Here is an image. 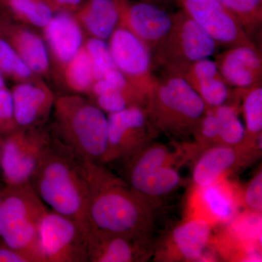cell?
Returning a JSON list of instances; mask_svg holds the SVG:
<instances>
[{
    "mask_svg": "<svg viewBox=\"0 0 262 262\" xmlns=\"http://www.w3.org/2000/svg\"><path fill=\"white\" fill-rule=\"evenodd\" d=\"M80 161L89 189L91 231L149 241L154 225L151 203L101 163Z\"/></svg>",
    "mask_w": 262,
    "mask_h": 262,
    "instance_id": "cell-1",
    "label": "cell"
},
{
    "mask_svg": "<svg viewBox=\"0 0 262 262\" xmlns=\"http://www.w3.org/2000/svg\"><path fill=\"white\" fill-rule=\"evenodd\" d=\"M29 183L46 206L74 221L87 239L89 189L80 159L73 152L60 143H51Z\"/></svg>",
    "mask_w": 262,
    "mask_h": 262,
    "instance_id": "cell-2",
    "label": "cell"
},
{
    "mask_svg": "<svg viewBox=\"0 0 262 262\" xmlns=\"http://www.w3.org/2000/svg\"><path fill=\"white\" fill-rule=\"evenodd\" d=\"M144 108L158 132L177 140L192 136L208 108L182 76L170 73L155 77Z\"/></svg>",
    "mask_w": 262,
    "mask_h": 262,
    "instance_id": "cell-3",
    "label": "cell"
},
{
    "mask_svg": "<svg viewBox=\"0 0 262 262\" xmlns=\"http://www.w3.org/2000/svg\"><path fill=\"white\" fill-rule=\"evenodd\" d=\"M10 188L0 201V237L29 262H45L39 245V227L48 208L30 183Z\"/></svg>",
    "mask_w": 262,
    "mask_h": 262,
    "instance_id": "cell-4",
    "label": "cell"
},
{
    "mask_svg": "<svg viewBox=\"0 0 262 262\" xmlns=\"http://www.w3.org/2000/svg\"><path fill=\"white\" fill-rule=\"evenodd\" d=\"M56 108L62 144L81 160L105 163L108 120L104 112L75 98H62Z\"/></svg>",
    "mask_w": 262,
    "mask_h": 262,
    "instance_id": "cell-5",
    "label": "cell"
},
{
    "mask_svg": "<svg viewBox=\"0 0 262 262\" xmlns=\"http://www.w3.org/2000/svg\"><path fill=\"white\" fill-rule=\"evenodd\" d=\"M217 43L184 10L173 15L168 34L155 51L154 60L165 73L182 75L189 66L214 54Z\"/></svg>",
    "mask_w": 262,
    "mask_h": 262,
    "instance_id": "cell-6",
    "label": "cell"
},
{
    "mask_svg": "<svg viewBox=\"0 0 262 262\" xmlns=\"http://www.w3.org/2000/svg\"><path fill=\"white\" fill-rule=\"evenodd\" d=\"M176 155L164 144L151 142L126 160L127 184L147 201L166 195L182 183L173 168Z\"/></svg>",
    "mask_w": 262,
    "mask_h": 262,
    "instance_id": "cell-7",
    "label": "cell"
},
{
    "mask_svg": "<svg viewBox=\"0 0 262 262\" xmlns=\"http://www.w3.org/2000/svg\"><path fill=\"white\" fill-rule=\"evenodd\" d=\"M108 146L105 163L127 160L153 142L159 134L150 122L145 108L130 106L108 114Z\"/></svg>",
    "mask_w": 262,
    "mask_h": 262,
    "instance_id": "cell-8",
    "label": "cell"
},
{
    "mask_svg": "<svg viewBox=\"0 0 262 262\" xmlns=\"http://www.w3.org/2000/svg\"><path fill=\"white\" fill-rule=\"evenodd\" d=\"M45 262L88 261L86 236L74 221L48 210L39 227Z\"/></svg>",
    "mask_w": 262,
    "mask_h": 262,
    "instance_id": "cell-9",
    "label": "cell"
},
{
    "mask_svg": "<svg viewBox=\"0 0 262 262\" xmlns=\"http://www.w3.org/2000/svg\"><path fill=\"white\" fill-rule=\"evenodd\" d=\"M115 67L127 81L145 96L154 83L152 58L149 48L125 27H117L110 38Z\"/></svg>",
    "mask_w": 262,
    "mask_h": 262,
    "instance_id": "cell-10",
    "label": "cell"
},
{
    "mask_svg": "<svg viewBox=\"0 0 262 262\" xmlns=\"http://www.w3.org/2000/svg\"><path fill=\"white\" fill-rule=\"evenodd\" d=\"M51 143L47 136L32 130L15 133L7 139L1 165L10 187L29 182Z\"/></svg>",
    "mask_w": 262,
    "mask_h": 262,
    "instance_id": "cell-11",
    "label": "cell"
},
{
    "mask_svg": "<svg viewBox=\"0 0 262 262\" xmlns=\"http://www.w3.org/2000/svg\"><path fill=\"white\" fill-rule=\"evenodd\" d=\"M218 45L256 48L237 19L218 0H176Z\"/></svg>",
    "mask_w": 262,
    "mask_h": 262,
    "instance_id": "cell-12",
    "label": "cell"
},
{
    "mask_svg": "<svg viewBox=\"0 0 262 262\" xmlns=\"http://www.w3.org/2000/svg\"><path fill=\"white\" fill-rule=\"evenodd\" d=\"M120 27H125L154 51L168 34L173 24V15L149 2L130 3L117 0Z\"/></svg>",
    "mask_w": 262,
    "mask_h": 262,
    "instance_id": "cell-13",
    "label": "cell"
},
{
    "mask_svg": "<svg viewBox=\"0 0 262 262\" xmlns=\"http://www.w3.org/2000/svg\"><path fill=\"white\" fill-rule=\"evenodd\" d=\"M259 151L218 144L203 149L192 171L194 184L201 188L217 184L222 178L254 160Z\"/></svg>",
    "mask_w": 262,
    "mask_h": 262,
    "instance_id": "cell-14",
    "label": "cell"
},
{
    "mask_svg": "<svg viewBox=\"0 0 262 262\" xmlns=\"http://www.w3.org/2000/svg\"><path fill=\"white\" fill-rule=\"evenodd\" d=\"M148 241L122 234L91 231L86 239L88 261H143Z\"/></svg>",
    "mask_w": 262,
    "mask_h": 262,
    "instance_id": "cell-15",
    "label": "cell"
},
{
    "mask_svg": "<svg viewBox=\"0 0 262 262\" xmlns=\"http://www.w3.org/2000/svg\"><path fill=\"white\" fill-rule=\"evenodd\" d=\"M214 61L229 85L242 89L261 84V56L256 48L231 47L217 54Z\"/></svg>",
    "mask_w": 262,
    "mask_h": 262,
    "instance_id": "cell-16",
    "label": "cell"
},
{
    "mask_svg": "<svg viewBox=\"0 0 262 262\" xmlns=\"http://www.w3.org/2000/svg\"><path fill=\"white\" fill-rule=\"evenodd\" d=\"M181 76L199 95L207 107L224 104L230 95L229 84L216 63L208 58L192 63Z\"/></svg>",
    "mask_w": 262,
    "mask_h": 262,
    "instance_id": "cell-17",
    "label": "cell"
},
{
    "mask_svg": "<svg viewBox=\"0 0 262 262\" xmlns=\"http://www.w3.org/2000/svg\"><path fill=\"white\" fill-rule=\"evenodd\" d=\"M211 225L207 221L198 219L177 226L168 239L172 259L187 261H199L203 257L210 238Z\"/></svg>",
    "mask_w": 262,
    "mask_h": 262,
    "instance_id": "cell-18",
    "label": "cell"
},
{
    "mask_svg": "<svg viewBox=\"0 0 262 262\" xmlns=\"http://www.w3.org/2000/svg\"><path fill=\"white\" fill-rule=\"evenodd\" d=\"M45 30L52 52L61 63H68L82 48L83 37L80 25L67 12L53 15Z\"/></svg>",
    "mask_w": 262,
    "mask_h": 262,
    "instance_id": "cell-19",
    "label": "cell"
},
{
    "mask_svg": "<svg viewBox=\"0 0 262 262\" xmlns=\"http://www.w3.org/2000/svg\"><path fill=\"white\" fill-rule=\"evenodd\" d=\"M79 17L94 37L106 40L120 23L117 0H85Z\"/></svg>",
    "mask_w": 262,
    "mask_h": 262,
    "instance_id": "cell-20",
    "label": "cell"
},
{
    "mask_svg": "<svg viewBox=\"0 0 262 262\" xmlns=\"http://www.w3.org/2000/svg\"><path fill=\"white\" fill-rule=\"evenodd\" d=\"M13 110L17 125L32 126L51 104L50 95L42 88L24 83L13 90Z\"/></svg>",
    "mask_w": 262,
    "mask_h": 262,
    "instance_id": "cell-21",
    "label": "cell"
},
{
    "mask_svg": "<svg viewBox=\"0 0 262 262\" xmlns=\"http://www.w3.org/2000/svg\"><path fill=\"white\" fill-rule=\"evenodd\" d=\"M237 92L243 98L246 147L259 151L262 133L261 84L247 89H237Z\"/></svg>",
    "mask_w": 262,
    "mask_h": 262,
    "instance_id": "cell-22",
    "label": "cell"
},
{
    "mask_svg": "<svg viewBox=\"0 0 262 262\" xmlns=\"http://www.w3.org/2000/svg\"><path fill=\"white\" fill-rule=\"evenodd\" d=\"M12 45L32 72L42 73L49 65L47 48L39 36L24 29H14L10 34Z\"/></svg>",
    "mask_w": 262,
    "mask_h": 262,
    "instance_id": "cell-23",
    "label": "cell"
},
{
    "mask_svg": "<svg viewBox=\"0 0 262 262\" xmlns=\"http://www.w3.org/2000/svg\"><path fill=\"white\" fill-rule=\"evenodd\" d=\"M213 110L218 122L220 144L247 148L246 130L239 119L237 106L224 103Z\"/></svg>",
    "mask_w": 262,
    "mask_h": 262,
    "instance_id": "cell-24",
    "label": "cell"
},
{
    "mask_svg": "<svg viewBox=\"0 0 262 262\" xmlns=\"http://www.w3.org/2000/svg\"><path fill=\"white\" fill-rule=\"evenodd\" d=\"M15 15L38 27H46L53 17V8L45 0H3Z\"/></svg>",
    "mask_w": 262,
    "mask_h": 262,
    "instance_id": "cell-25",
    "label": "cell"
},
{
    "mask_svg": "<svg viewBox=\"0 0 262 262\" xmlns=\"http://www.w3.org/2000/svg\"><path fill=\"white\" fill-rule=\"evenodd\" d=\"M68 64L66 78L71 89L78 92L91 90L95 82L94 70L85 48H81Z\"/></svg>",
    "mask_w": 262,
    "mask_h": 262,
    "instance_id": "cell-26",
    "label": "cell"
},
{
    "mask_svg": "<svg viewBox=\"0 0 262 262\" xmlns=\"http://www.w3.org/2000/svg\"><path fill=\"white\" fill-rule=\"evenodd\" d=\"M237 19L248 35L262 24V0H218Z\"/></svg>",
    "mask_w": 262,
    "mask_h": 262,
    "instance_id": "cell-27",
    "label": "cell"
},
{
    "mask_svg": "<svg viewBox=\"0 0 262 262\" xmlns=\"http://www.w3.org/2000/svg\"><path fill=\"white\" fill-rule=\"evenodd\" d=\"M201 189L202 199L214 218L221 222L233 218L236 211L234 201L219 183Z\"/></svg>",
    "mask_w": 262,
    "mask_h": 262,
    "instance_id": "cell-28",
    "label": "cell"
},
{
    "mask_svg": "<svg viewBox=\"0 0 262 262\" xmlns=\"http://www.w3.org/2000/svg\"><path fill=\"white\" fill-rule=\"evenodd\" d=\"M84 48L92 62L95 81L101 80L110 71L117 69L114 63L110 46L103 39L91 38L86 42Z\"/></svg>",
    "mask_w": 262,
    "mask_h": 262,
    "instance_id": "cell-29",
    "label": "cell"
},
{
    "mask_svg": "<svg viewBox=\"0 0 262 262\" xmlns=\"http://www.w3.org/2000/svg\"><path fill=\"white\" fill-rule=\"evenodd\" d=\"M0 70L17 78H28L32 71L8 41L0 38Z\"/></svg>",
    "mask_w": 262,
    "mask_h": 262,
    "instance_id": "cell-30",
    "label": "cell"
},
{
    "mask_svg": "<svg viewBox=\"0 0 262 262\" xmlns=\"http://www.w3.org/2000/svg\"><path fill=\"white\" fill-rule=\"evenodd\" d=\"M198 147L206 149L220 144L218 122L213 108L208 107L192 134Z\"/></svg>",
    "mask_w": 262,
    "mask_h": 262,
    "instance_id": "cell-31",
    "label": "cell"
},
{
    "mask_svg": "<svg viewBox=\"0 0 262 262\" xmlns=\"http://www.w3.org/2000/svg\"><path fill=\"white\" fill-rule=\"evenodd\" d=\"M246 206L251 211L261 213L262 209V172L259 170L248 182L244 194Z\"/></svg>",
    "mask_w": 262,
    "mask_h": 262,
    "instance_id": "cell-32",
    "label": "cell"
},
{
    "mask_svg": "<svg viewBox=\"0 0 262 262\" xmlns=\"http://www.w3.org/2000/svg\"><path fill=\"white\" fill-rule=\"evenodd\" d=\"M16 123L14 118L13 96L5 88L0 89V127L10 128Z\"/></svg>",
    "mask_w": 262,
    "mask_h": 262,
    "instance_id": "cell-33",
    "label": "cell"
},
{
    "mask_svg": "<svg viewBox=\"0 0 262 262\" xmlns=\"http://www.w3.org/2000/svg\"><path fill=\"white\" fill-rule=\"evenodd\" d=\"M0 262H29V260L5 245L0 248Z\"/></svg>",
    "mask_w": 262,
    "mask_h": 262,
    "instance_id": "cell-34",
    "label": "cell"
},
{
    "mask_svg": "<svg viewBox=\"0 0 262 262\" xmlns=\"http://www.w3.org/2000/svg\"><path fill=\"white\" fill-rule=\"evenodd\" d=\"M52 8H64V9H74L83 4L85 0H45Z\"/></svg>",
    "mask_w": 262,
    "mask_h": 262,
    "instance_id": "cell-35",
    "label": "cell"
},
{
    "mask_svg": "<svg viewBox=\"0 0 262 262\" xmlns=\"http://www.w3.org/2000/svg\"><path fill=\"white\" fill-rule=\"evenodd\" d=\"M5 87V80L3 78V73L2 71L0 70V89H3Z\"/></svg>",
    "mask_w": 262,
    "mask_h": 262,
    "instance_id": "cell-36",
    "label": "cell"
},
{
    "mask_svg": "<svg viewBox=\"0 0 262 262\" xmlns=\"http://www.w3.org/2000/svg\"><path fill=\"white\" fill-rule=\"evenodd\" d=\"M2 1H3V0H0V3H1Z\"/></svg>",
    "mask_w": 262,
    "mask_h": 262,
    "instance_id": "cell-37",
    "label": "cell"
},
{
    "mask_svg": "<svg viewBox=\"0 0 262 262\" xmlns=\"http://www.w3.org/2000/svg\"><path fill=\"white\" fill-rule=\"evenodd\" d=\"M0 201H1V199H0Z\"/></svg>",
    "mask_w": 262,
    "mask_h": 262,
    "instance_id": "cell-38",
    "label": "cell"
}]
</instances>
